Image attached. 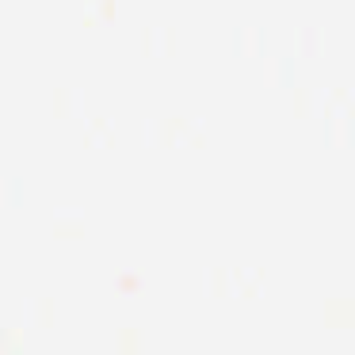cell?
Masks as SVG:
<instances>
[]
</instances>
